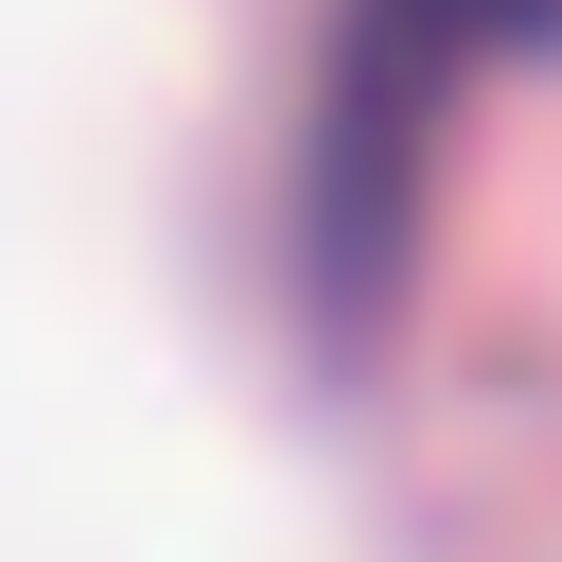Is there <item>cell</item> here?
<instances>
[{
  "label": "cell",
  "instance_id": "obj_1",
  "mask_svg": "<svg viewBox=\"0 0 562 562\" xmlns=\"http://www.w3.org/2000/svg\"><path fill=\"white\" fill-rule=\"evenodd\" d=\"M562 0H351L334 18V70H316V140H299V263H316V316L351 334L422 228V176H439V123L474 105V70L544 53Z\"/></svg>",
  "mask_w": 562,
  "mask_h": 562
}]
</instances>
